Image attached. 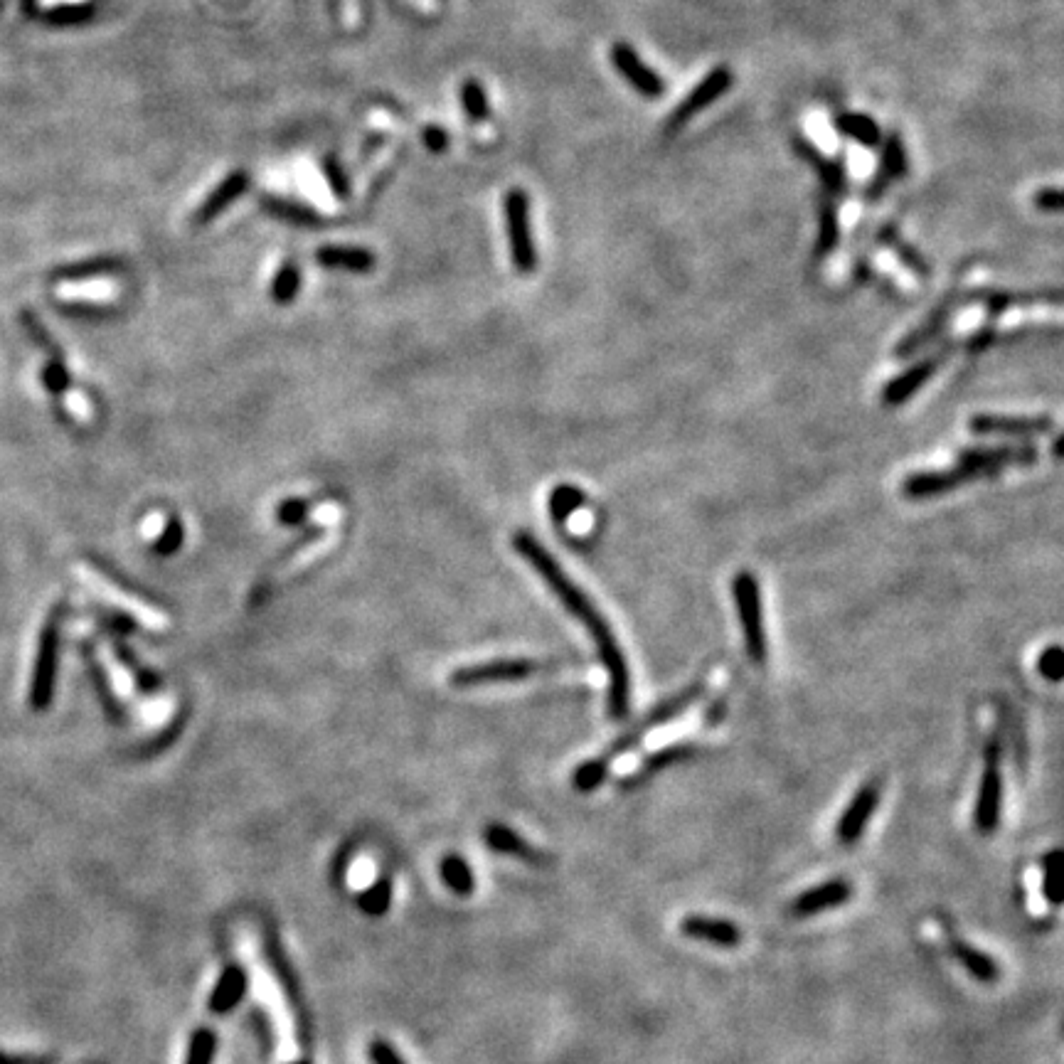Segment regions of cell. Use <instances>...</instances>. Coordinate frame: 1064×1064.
Here are the masks:
<instances>
[{"mask_svg": "<svg viewBox=\"0 0 1064 1064\" xmlns=\"http://www.w3.org/2000/svg\"><path fill=\"white\" fill-rule=\"evenodd\" d=\"M513 547L515 552L540 574V579L550 587V592L560 599V604L565 606L574 619L582 621L584 629L594 638L601 663H604L606 675H609V700H606V705H609V717L611 720H626L631 712V670L619 641H616L614 631L609 629V624H606L604 616L599 614L594 601L569 579V574L560 567V562L540 545L537 537L520 530L518 535L513 537Z\"/></svg>", "mask_w": 1064, "mask_h": 1064, "instance_id": "6da1fadb", "label": "cell"}, {"mask_svg": "<svg viewBox=\"0 0 1064 1064\" xmlns=\"http://www.w3.org/2000/svg\"><path fill=\"white\" fill-rule=\"evenodd\" d=\"M264 959H266V966H269L271 976H274L276 983H279V991H281V996H284L286 1005H289L291 1015H294L296 1040H299L301 1050L306 1052V1057H308L313 1050L311 1010H308L306 996H303L299 973H296L289 954L284 951V944H281L279 934L271 929L264 931Z\"/></svg>", "mask_w": 1064, "mask_h": 1064, "instance_id": "7a4b0ae2", "label": "cell"}, {"mask_svg": "<svg viewBox=\"0 0 1064 1064\" xmlns=\"http://www.w3.org/2000/svg\"><path fill=\"white\" fill-rule=\"evenodd\" d=\"M62 619H65V604H57L47 616L45 626L40 631L37 641V658L33 670V683H30V707L35 712L47 710L55 693V675H57V658H60V641H62Z\"/></svg>", "mask_w": 1064, "mask_h": 1064, "instance_id": "3957f363", "label": "cell"}, {"mask_svg": "<svg viewBox=\"0 0 1064 1064\" xmlns=\"http://www.w3.org/2000/svg\"><path fill=\"white\" fill-rule=\"evenodd\" d=\"M732 597L737 604V619L742 626L744 648L754 663H764L769 653L764 633V616H762V589H759L757 577L749 569H742L732 579Z\"/></svg>", "mask_w": 1064, "mask_h": 1064, "instance_id": "277c9868", "label": "cell"}, {"mask_svg": "<svg viewBox=\"0 0 1064 1064\" xmlns=\"http://www.w3.org/2000/svg\"><path fill=\"white\" fill-rule=\"evenodd\" d=\"M1003 749V737L996 732L986 744V769L981 774L976 808H973V826H976L978 835H993L1000 823V808H1003V771H1000V762H1003Z\"/></svg>", "mask_w": 1064, "mask_h": 1064, "instance_id": "5b68a950", "label": "cell"}, {"mask_svg": "<svg viewBox=\"0 0 1064 1064\" xmlns=\"http://www.w3.org/2000/svg\"><path fill=\"white\" fill-rule=\"evenodd\" d=\"M503 215L513 266L520 274H532L537 269V247L535 237H532L530 198L523 188H513L505 193Z\"/></svg>", "mask_w": 1064, "mask_h": 1064, "instance_id": "8992f818", "label": "cell"}, {"mask_svg": "<svg viewBox=\"0 0 1064 1064\" xmlns=\"http://www.w3.org/2000/svg\"><path fill=\"white\" fill-rule=\"evenodd\" d=\"M702 690H705V688H702V683H695V685H688V688H683L680 693H675L673 698L658 702V705L653 707V710L648 712V715L643 717V720H638L629 732L621 734V737L616 739V742L611 744L609 749H606L604 759L614 762V759L621 757V754L631 752L633 747H638V744H641V739L646 737L648 732L656 730V727L665 725V722L675 720V717L683 715V712L688 710L690 705H695V702L702 698Z\"/></svg>", "mask_w": 1064, "mask_h": 1064, "instance_id": "52a82bcc", "label": "cell"}, {"mask_svg": "<svg viewBox=\"0 0 1064 1064\" xmlns=\"http://www.w3.org/2000/svg\"><path fill=\"white\" fill-rule=\"evenodd\" d=\"M732 84H734V72L730 67L720 65V67L710 69V72L700 79L698 87H695L688 97H685L673 111H670L668 121H665V136H673V133H678L683 126H688L690 119H695L700 111H705L707 106L715 104L722 94L730 92Z\"/></svg>", "mask_w": 1064, "mask_h": 1064, "instance_id": "ba28073f", "label": "cell"}, {"mask_svg": "<svg viewBox=\"0 0 1064 1064\" xmlns=\"http://www.w3.org/2000/svg\"><path fill=\"white\" fill-rule=\"evenodd\" d=\"M547 663L532 661V658H498V661H486L476 665H466L451 673L449 683L456 688H473V685H491V683H518V680L532 678L540 670H545Z\"/></svg>", "mask_w": 1064, "mask_h": 1064, "instance_id": "9c48e42d", "label": "cell"}, {"mask_svg": "<svg viewBox=\"0 0 1064 1064\" xmlns=\"http://www.w3.org/2000/svg\"><path fill=\"white\" fill-rule=\"evenodd\" d=\"M1037 461V449L1032 444H1005V446H976V449L961 451L956 466L966 468L973 476H993L1003 466H1030Z\"/></svg>", "mask_w": 1064, "mask_h": 1064, "instance_id": "30bf717a", "label": "cell"}, {"mask_svg": "<svg viewBox=\"0 0 1064 1064\" xmlns=\"http://www.w3.org/2000/svg\"><path fill=\"white\" fill-rule=\"evenodd\" d=\"M611 65L616 67V72L624 77V82L629 84L636 94H641L643 99H661L665 94V79L656 72L653 67H648L641 60L636 50L629 42H614L611 45Z\"/></svg>", "mask_w": 1064, "mask_h": 1064, "instance_id": "8fae6325", "label": "cell"}, {"mask_svg": "<svg viewBox=\"0 0 1064 1064\" xmlns=\"http://www.w3.org/2000/svg\"><path fill=\"white\" fill-rule=\"evenodd\" d=\"M877 806H880V784H877V781H865V784L855 791V796L850 798L848 808L840 813L838 826H835V838H838V843H858L867 831V823L875 816Z\"/></svg>", "mask_w": 1064, "mask_h": 1064, "instance_id": "7c38bea8", "label": "cell"}, {"mask_svg": "<svg viewBox=\"0 0 1064 1064\" xmlns=\"http://www.w3.org/2000/svg\"><path fill=\"white\" fill-rule=\"evenodd\" d=\"M853 895H855L853 882L845 880V877H833V880H826V882H821V885L811 887V890L801 892V895L789 904V912H791V917H796V919L818 917V914L843 907L845 902L853 899Z\"/></svg>", "mask_w": 1064, "mask_h": 1064, "instance_id": "4fadbf2b", "label": "cell"}, {"mask_svg": "<svg viewBox=\"0 0 1064 1064\" xmlns=\"http://www.w3.org/2000/svg\"><path fill=\"white\" fill-rule=\"evenodd\" d=\"M1055 427L1050 417H1003V414H976L968 419V429L978 436H1008V439H1030L1047 434Z\"/></svg>", "mask_w": 1064, "mask_h": 1064, "instance_id": "5bb4252c", "label": "cell"}, {"mask_svg": "<svg viewBox=\"0 0 1064 1064\" xmlns=\"http://www.w3.org/2000/svg\"><path fill=\"white\" fill-rule=\"evenodd\" d=\"M678 929L688 939L705 941V944L717 946V949H737L744 939L737 922L725 917H710V914H688V917L680 919Z\"/></svg>", "mask_w": 1064, "mask_h": 1064, "instance_id": "9a60e30c", "label": "cell"}, {"mask_svg": "<svg viewBox=\"0 0 1064 1064\" xmlns=\"http://www.w3.org/2000/svg\"><path fill=\"white\" fill-rule=\"evenodd\" d=\"M944 358H949V348L939 350V353L931 355V358L919 360V363L909 367V370L899 372L895 380L887 382L885 390H882V402H885L887 407H899V404H904L907 399H912L927 385L931 377H934V372L939 370Z\"/></svg>", "mask_w": 1064, "mask_h": 1064, "instance_id": "2e32d148", "label": "cell"}, {"mask_svg": "<svg viewBox=\"0 0 1064 1064\" xmlns=\"http://www.w3.org/2000/svg\"><path fill=\"white\" fill-rule=\"evenodd\" d=\"M973 478L976 476L961 466L949 468V471H919V473H912L909 478H904L902 493H904V498H909V500H927V498L944 496V493L964 486V483L973 481Z\"/></svg>", "mask_w": 1064, "mask_h": 1064, "instance_id": "e0dca14e", "label": "cell"}, {"mask_svg": "<svg viewBox=\"0 0 1064 1064\" xmlns=\"http://www.w3.org/2000/svg\"><path fill=\"white\" fill-rule=\"evenodd\" d=\"M483 840H486L488 850H493V853L498 855H508V858L523 860V863L537 867L550 863V858H547L545 853H540L535 845L528 843L523 835L515 833L513 828H508L505 823H488V826L483 828Z\"/></svg>", "mask_w": 1064, "mask_h": 1064, "instance_id": "ac0fdd59", "label": "cell"}, {"mask_svg": "<svg viewBox=\"0 0 1064 1064\" xmlns=\"http://www.w3.org/2000/svg\"><path fill=\"white\" fill-rule=\"evenodd\" d=\"M249 991V973L242 964H227L217 976L215 988L207 998V1010L212 1015H230L237 1005H242Z\"/></svg>", "mask_w": 1064, "mask_h": 1064, "instance_id": "d6986e66", "label": "cell"}, {"mask_svg": "<svg viewBox=\"0 0 1064 1064\" xmlns=\"http://www.w3.org/2000/svg\"><path fill=\"white\" fill-rule=\"evenodd\" d=\"M247 188H249L247 170H232V173L227 175V178L222 180V183L217 185V188L212 190L205 200H202V205L198 207V210H195V215H193L195 225L205 227V225H210V222H215L217 217L227 210V207L234 205V202L247 193Z\"/></svg>", "mask_w": 1064, "mask_h": 1064, "instance_id": "ffe728a7", "label": "cell"}, {"mask_svg": "<svg viewBox=\"0 0 1064 1064\" xmlns=\"http://www.w3.org/2000/svg\"><path fill=\"white\" fill-rule=\"evenodd\" d=\"M794 148L803 161L811 163V166L816 168V173H818V178H821L823 188H826L828 198L835 200L838 195L848 193V170H845L843 163L835 161V158L823 156V153L818 151L816 143H811L803 136L794 138Z\"/></svg>", "mask_w": 1064, "mask_h": 1064, "instance_id": "44dd1931", "label": "cell"}, {"mask_svg": "<svg viewBox=\"0 0 1064 1064\" xmlns=\"http://www.w3.org/2000/svg\"><path fill=\"white\" fill-rule=\"evenodd\" d=\"M316 262L323 269L350 271V274H367L375 269L377 259L370 249L363 247H340V244H328L316 252Z\"/></svg>", "mask_w": 1064, "mask_h": 1064, "instance_id": "7402d4cb", "label": "cell"}, {"mask_svg": "<svg viewBox=\"0 0 1064 1064\" xmlns=\"http://www.w3.org/2000/svg\"><path fill=\"white\" fill-rule=\"evenodd\" d=\"M259 205H262L264 212H269V215L276 217V220L286 222V225L303 227V230H313V227L326 225V220H323L321 212H316L313 207L303 205V202H299V200L279 198V195H262Z\"/></svg>", "mask_w": 1064, "mask_h": 1064, "instance_id": "603a6c76", "label": "cell"}, {"mask_svg": "<svg viewBox=\"0 0 1064 1064\" xmlns=\"http://www.w3.org/2000/svg\"><path fill=\"white\" fill-rule=\"evenodd\" d=\"M951 954L956 956V961H959V964L964 966L966 971L976 978V981L996 983L1000 978L998 961L993 959L988 951L976 949V946L968 944V941H961V939L951 941Z\"/></svg>", "mask_w": 1064, "mask_h": 1064, "instance_id": "cb8c5ba5", "label": "cell"}, {"mask_svg": "<svg viewBox=\"0 0 1064 1064\" xmlns=\"http://www.w3.org/2000/svg\"><path fill=\"white\" fill-rule=\"evenodd\" d=\"M956 303H959V299H949V301L941 303V306L936 308L934 313H931V316L927 318V321H924L922 326L917 328V331L909 333L907 338H904L902 343L897 345V348H895L897 358H907V355L917 353L919 348H924V345H927L929 340H934L936 335L941 333V328L946 326V321H949V318H951V311H954V308H956Z\"/></svg>", "mask_w": 1064, "mask_h": 1064, "instance_id": "d4e9b609", "label": "cell"}, {"mask_svg": "<svg viewBox=\"0 0 1064 1064\" xmlns=\"http://www.w3.org/2000/svg\"><path fill=\"white\" fill-rule=\"evenodd\" d=\"M835 129L840 136L850 138L863 148H877L882 143V131L877 121L870 114H858V111H845L835 116Z\"/></svg>", "mask_w": 1064, "mask_h": 1064, "instance_id": "484cf974", "label": "cell"}, {"mask_svg": "<svg viewBox=\"0 0 1064 1064\" xmlns=\"http://www.w3.org/2000/svg\"><path fill=\"white\" fill-rule=\"evenodd\" d=\"M439 875L441 882H444L456 897H471L473 892H476V875H473L471 863H468L464 855H446L439 865Z\"/></svg>", "mask_w": 1064, "mask_h": 1064, "instance_id": "4316f807", "label": "cell"}, {"mask_svg": "<svg viewBox=\"0 0 1064 1064\" xmlns=\"http://www.w3.org/2000/svg\"><path fill=\"white\" fill-rule=\"evenodd\" d=\"M840 242V225H838V210H835L833 198H823L821 207H818V239L813 254L816 259H826L828 254H833V249Z\"/></svg>", "mask_w": 1064, "mask_h": 1064, "instance_id": "83f0119b", "label": "cell"}, {"mask_svg": "<svg viewBox=\"0 0 1064 1064\" xmlns=\"http://www.w3.org/2000/svg\"><path fill=\"white\" fill-rule=\"evenodd\" d=\"M124 269V262L116 257H101V259H92V262H82V264H72V266H65V269H60L55 274L57 281H89V279H101V276H111L116 274V271Z\"/></svg>", "mask_w": 1064, "mask_h": 1064, "instance_id": "f1b7e54d", "label": "cell"}, {"mask_svg": "<svg viewBox=\"0 0 1064 1064\" xmlns=\"http://www.w3.org/2000/svg\"><path fill=\"white\" fill-rule=\"evenodd\" d=\"M882 158H880V173L885 175L887 180H902L904 175L909 173V158H907V148H904L902 138L897 136V133H890L887 138H882Z\"/></svg>", "mask_w": 1064, "mask_h": 1064, "instance_id": "f546056e", "label": "cell"}, {"mask_svg": "<svg viewBox=\"0 0 1064 1064\" xmlns=\"http://www.w3.org/2000/svg\"><path fill=\"white\" fill-rule=\"evenodd\" d=\"M880 242L887 244L890 249H895V252L899 254V259H902V262L907 264L909 269H912L914 274L919 276V279H929L931 266L927 264V259H924L922 254H919L917 249L912 247V244H907L902 237H899V232H897L895 225L882 227V230H880Z\"/></svg>", "mask_w": 1064, "mask_h": 1064, "instance_id": "4dcf8cb0", "label": "cell"}, {"mask_svg": "<svg viewBox=\"0 0 1064 1064\" xmlns=\"http://www.w3.org/2000/svg\"><path fill=\"white\" fill-rule=\"evenodd\" d=\"M358 909L367 917H382V914L390 912L392 907V882L390 877H377L370 887L363 892H358L355 897Z\"/></svg>", "mask_w": 1064, "mask_h": 1064, "instance_id": "1f68e13d", "label": "cell"}, {"mask_svg": "<svg viewBox=\"0 0 1064 1064\" xmlns=\"http://www.w3.org/2000/svg\"><path fill=\"white\" fill-rule=\"evenodd\" d=\"M301 289V266L296 262H284L281 269L276 271L274 281H271V301L276 306H289L291 301H296Z\"/></svg>", "mask_w": 1064, "mask_h": 1064, "instance_id": "d6a6232c", "label": "cell"}, {"mask_svg": "<svg viewBox=\"0 0 1064 1064\" xmlns=\"http://www.w3.org/2000/svg\"><path fill=\"white\" fill-rule=\"evenodd\" d=\"M587 503V498H584L582 488L577 486H569V483H562V486H557L555 491H552L550 496V515L552 520H555L557 525H565L569 518H572L574 513H577L582 505Z\"/></svg>", "mask_w": 1064, "mask_h": 1064, "instance_id": "836d02e7", "label": "cell"}, {"mask_svg": "<svg viewBox=\"0 0 1064 1064\" xmlns=\"http://www.w3.org/2000/svg\"><path fill=\"white\" fill-rule=\"evenodd\" d=\"M609 759L604 757H597V759H587V762H582L574 769L572 774V786L579 791V794H592V791H597L601 784L606 781V776H609Z\"/></svg>", "mask_w": 1064, "mask_h": 1064, "instance_id": "e575fe53", "label": "cell"}, {"mask_svg": "<svg viewBox=\"0 0 1064 1064\" xmlns=\"http://www.w3.org/2000/svg\"><path fill=\"white\" fill-rule=\"evenodd\" d=\"M114 651L116 658L126 665V670L133 675V680H136L143 693H156V690L161 688V678H158L151 668H146V665L138 661L124 641H114Z\"/></svg>", "mask_w": 1064, "mask_h": 1064, "instance_id": "d590c367", "label": "cell"}, {"mask_svg": "<svg viewBox=\"0 0 1064 1064\" xmlns=\"http://www.w3.org/2000/svg\"><path fill=\"white\" fill-rule=\"evenodd\" d=\"M461 106H464L466 116L471 124H481L491 116V104H488V94L483 89L481 82L476 79H466L464 87H461Z\"/></svg>", "mask_w": 1064, "mask_h": 1064, "instance_id": "8d00e7d4", "label": "cell"}, {"mask_svg": "<svg viewBox=\"0 0 1064 1064\" xmlns=\"http://www.w3.org/2000/svg\"><path fill=\"white\" fill-rule=\"evenodd\" d=\"M1060 860H1062V850L1060 848H1052L1050 853L1042 855L1040 860V867H1042V897L1050 902V907H1060L1062 897H1060Z\"/></svg>", "mask_w": 1064, "mask_h": 1064, "instance_id": "74e56055", "label": "cell"}, {"mask_svg": "<svg viewBox=\"0 0 1064 1064\" xmlns=\"http://www.w3.org/2000/svg\"><path fill=\"white\" fill-rule=\"evenodd\" d=\"M84 658H87V665H89V675H92L94 685H97V693H99V700H101V705H104V712H106V717H109V720H114V722H116V720H121V717H124V712H121V705H119V702H116V698H114V693H111L109 683H106V675H104V670H101V663L97 661V658H94L92 648H89V646H87V648H84Z\"/></svg>", "mask_w": 1064, "mask_h": 1064, "instance_id": "f35d334b", "label": "cell"}, {"mask_svg": "<svg viewBox=\"0 0 1064 1064\" xmlns=\"http://www.w3.org/2000/svg\"><path fill=\"white\" fill-rule=\"evenodd\" d=\"M217 1052V1035L210 1028H198L190 1035L185 1064H212Z\"/></svg>", "mask_w": 1064, "mask_h": 1064, "instance_id": "ab89813d", "label": "cell"}, {"mask_svg": "<svg viewBox=\"0 0 1064 1064\" xmlns=\"http://www.w3.org/2000/svg\"><path fill=\"white\" fill-rule=\"evenodd\" d=\"M321 166H323V175H326V183H328V188H331V193L338 200H348L350 198V178H348V173H345L343 163L338 161V156L328 153V156L323 158Z\"/></svg>", "mask_w": 1064, "mask_h": 1064, "instance_id": "60d3db41", "label": "cell"}, {"mask_svg": "<svg viewBox=\"0 0 1064 1064\" xmlns=\"http://www.w3.org/2000/svg\"><path fill=\"white\" fill-rule=\"evenodd\" d=\"M183 537H185V530H183V523H180L178 518H168L166 528H163L161 537H158L156 542H153V552L161 557H170L175 555V552L183 547Z\"/></svg>", "mask_w": 1064, "mask_h": 1064, "instance_id": "b9f144b4", "label": "cell"}, {"mask_svg": "<svg viewBox=\"0 0 1064 1064\" xmlns=\"http://www.w3.org/2000/svg\"><path fill=\"white\" fill-rule=\"evenodd\" d=\"M42 385L57 397L65 395L69 390V372L65 363H62V358H52L50 363L45 365V370H42Z\"/></svg>", "mask_w": 1064, "mask_h": 1064, "instance_id": "7bdbcfd3", "label": "cell"}, {"mask_svg": "<svg viewBox=\"0 0 1064 1064\" xmlns=\"http://www.w3.org/2000/svg\"><path fill=\"white\" fill-rule=\"evenodd\" d=\"M367 1060H370V1064H407L397 1047L385 1037H372L367 1042Z\"/></svg>", "mask_w": 1064, "mask_h": 1064, "instance_id": "ee69618b", "label": "cell"}, {"mask_svg": "<svg viewBox=\"0 0 1064 1064\" xmlns=\"http://www.w3.org/2000/svg\"><path fill=\"white\" fill-rule=\"evenodd\" d=\"M311 500L306 498H289L284 500V503L276 508V520H279L284 528H294V525L303 523V518L308 515V510H311Z\"/></svg>", "mask_w": 1064, "mask_h": 1064, "instance_id": "f6af8a7d", "label": "cell"}, {"mask_svg": "<svg viewBox=\"0 0 1064 1064\" xmlns=\"http://www.w3.org/2000/svg\"><path fill=\"white\" fill-rule=\"evenodd\" d=\"M1037 670H1040V675L1045 680H1050V683H1060L1062 680V648L1057 646H1050L1047 651H1042V656L1037 658Z\"/></svg>", "mask_w": 1064, "mask_h": 1064, "instance_id": "bcb514c9", "label": "cell"}, {"mask_svg": "<svg viewBox=\"0 0 1064 1064\" xmlns=\"http://www.w3.org/2000/svg\"><path fill=\"white\" fill-rule=\"evenodd\" d=\"M52 18L57 23H87L94 15V5L89 3H74V5H60V8L52 10Z\"/></svg>", "mask_w": 1064, "mask_h": 1064, "instance_id": "7dc6e473", "label": "cell"}, {"mask_svg": "<svg viewBox=\"0 0 1064 1064\" xmlns=\"http://www.w3.org/2000/svg\"><path fill=\"white\" fill-rule=\"evenodd\" d=\"M101 624H104V629L109 633H119V636H126V633H133V629H136V624H133V619H129L126 614H121V611H109V614H101Z\"/></svg>", "mask_w": 1064, "mask_h": 1064, "instance_id": "c3c4849f", "label": "cell"}, {"mask_svg": "<svg viewBox=\"0 0 1064 1064\" xmlns=\"http://www.w3.org/2000/svg\"><path fill=\"white\" fill-rule=\"evenodd\" d=\"M1035 207L1042 212H1057L1062 210V190L1060 188H1042L1035 193Z\"/></svg>", "mask_w": 1064, "mask_h": 1064, "instance_id": "681fc988", "label": "cell"}, {"mask_svg": "<svg viewBox=\"0 0 1064 1064\" xmlns=\"http://www.w3.org/2000/svg\"><path fill=\"white\" fill-rule=\"evenodd\" d=\"M422 141L424 146H427V151L444 153L446 148H449V133L441 129V126H427L422 133Z\"/></svg>", "mask_w": 1064, "mask_h": 1064, "instance_id": "f907efd6", "label": "cell"}, {"mask_svg": "<svg viewBox=\"0 0 1064 1064\" xmlns=\"http://www.w3.org/2000/svg\"><path fill=\"white\" fill-rule=\"evenodd\" d=\"M0 1064H57V1060L50 1055H13L0 1050Z\"/></svg>", "mask_w": 1064, "mask_h": 1064, "instance_id": "816d5d0a", "label": "cell"}, {"mask_svg": "<svg viewBox=\"0 0 1064 1064\" xmlns=\"http://www.w3.org/2000/svg\"><path fill=\"white\" fill-rule=\"evenodd\" d=\"M981 301L986 303L988 311H991L993 316H996V313L1003 311V308L1013 306L1015 301H1025V299H1015V294H1003V291H996V294H986Z\"/></svg>", "mask_w": 1064, "mask_h": 1064, "instance_id": "f5cc1de1", "label": "cell"}, {"mask_svg": "<svg viewBox=\"0 0 1064 1064\" xmlns=\"http://www.w3.org/2000/svg\"><path fill=\"white\" fill-rule=\"evenodd\" d=\"M887 188H890V180H887L885 175H882L880 170H877L875 178H872V180H870V185H867V188H865V200L877 202V200L882 198V195L887 193Z\"/></svg>", "mask_w": 1064, "mask_h": 1064, "instance_id": "db71d44e", "label": "cell"}, {"mask_svg": "<svg viewBox=\"0 0 1064 1064\" xmlns=\"http://www.w3.org/2000/svg\"><path fill=\"white\" fill-rule=\"evenodd\" d=\"M1055 456L1057 459L1062 456V436H1057V441H1055Z\"/></svg>", "mask_w": 1064, "mask_h": 1064, "instance_id": "11a10c76", "label": "cell"}, {"mask_svg": "<svg viewBox=\"0 0 1064 1064\" xmlns=\"http://www.w3.org/2000/svg\"><path fill=\"white\" fill-rule=\"evenodd\" d=\"M291 1064H313V1062L308 1060V1057H301V1060H296V1062H291Z\"/></svg>", "mask_w": 1064, "mask_h": 1064, "instance_id": "9f6ffc18", "label": "cell"}]
</instances>
